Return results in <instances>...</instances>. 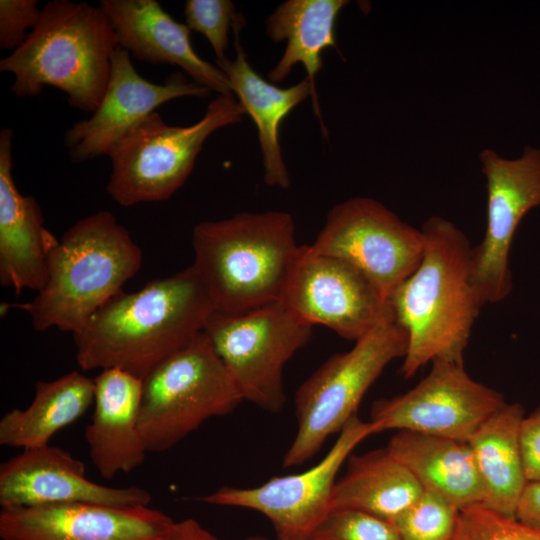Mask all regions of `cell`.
Returning <instances> with one entry per match:
<instances>
[{
    "mask_svg": "<svg viewBox=\"0 0 540 540\" xmlns=\"http://www.w3.org/2000/svg\"><path fill=\"white\" fill-rule=\"evenodd\" d=\"M310 247L359 268L389 300L420 263L424 235L381 202L357 196L328 212Z\"/></svg>",
    "mask_w": 540,
    "mask_h": 540,
    "instance_id": "11",
    "label": "cell"
},
{
    "mask_svg": "<svg viewBox=\"0 0 540 540\" xmlns=\"http://www.w3.org/2000/svg\"><path fill=\"white\" fill-rule=\"evenodd\" d=\"M347 0H288L280 4L266 20L267 35L276 43L286 41L277 65L268 73L272 83L284 81L293 66L300 63L306 70L311 87V103L324 137L328 132L322 119L316 88V75L321 70L322 52L337 48V17Z\"/></svg>",
    "mask_w": 540,
    "mask_h": 540,
    "instance_id": "22",
    "label": "cell"
},
{
    "mask_svg": "<svg viewBox=\"0 0 540 540\" xmlns=\"http://www.w3.org/2000/svg\"><path fill=\"white\" fill-rule=\"evenodd\" d=\"M94 380L74 370L51 381H38L32 402L0 420V445L31 449L49 444L61 429L93 405Z\"/></svg>",
    "mask_w": 540,
    "mask_h": 540,
    "instance_id": "25",
    "label": "cell"
},
{
    "mask_svg": "<svg viewBox=\"0 0 540 540\" xmlns=\"http://www.w3.org/2000/svg\"><path fill=\"white\" fill-rule=\"evenodd\" d=\"M339 433L325 457L304 472L274 477L255 487L224 486L199 500L262 513L272 523L279 540H308L332 510L336 476L342 464L376 430L370 421L355 415Z\"/></svg>",
    "mask_w": 540,
    "mask_h": 540,
    "instance_id": "12",
    "label": "cell"
},
{
    "mask_svg": "<svg viewBox=\"0 0 540 540\" xmlns=\"http://www.w3.org/2000/svg\"><path fill=\"white\" fill-rule=\"evenodd\" d=\"M459 512L446 498L423 490L409 507L390 521L401 540H453Z\"/></svg>",
    "mask_w": 540,
    "mask_h": 540,
    "instance_id": "27",
    "label": "cell"
},
{
    "mask_svg": "<svg viewBox=\"0 0 540 540\" xmlns=\"http://www.w3.org/2000/svg\"><path fill=\"white\" fill-rule=\"evenodd\" d=\"M520 446L527 481H539L540 406L524 416L520 427Z\"/></svg>",
    "mask_w": 540,
    "mask_h": 540,
    "instance_id": "32",
    "label": "cell"
},
{
    "mask_svg": "<svg viewBox=\"0 0 540 540\" xmlns=\"http://www.w3.org/2000/svg\"><path fill=\"white\" fill-rule=\"evenodd\" d=\"M386 448L423 490L446 498L459 510L483 504V485L467 442L400 430Z\"/></svg>",
    "mask_w": 540,
    "mask_h": 540,
    "instance_id": "23",
    "label": "cell"
},
{
    "mask_svg": "<svg viewBox=\"0 0 540 540\" xmlns=\"http://www.w3.org/2000/svg\"><path fill=\"white\" fill-rule=\"evenodd\" d=\"M93 380V413L84 436L99 475L112 479L138 468L148 453L139 429L142 379L109 368Z\"/></svg>",
    "mask_w": 540,
    "mask_h": 540,
    "instance_id": "20",
    "label": "cell"
},
{
    "mask_svg": "<svg viewBox=\"0 0 540 540\" xmlns=\"http://www.w3.org/2000/svg\"><path fill=\"white\" fill-rule=\"evenodd\" d=\"M244 400L231 374L201 332L142 379L139 429L147 452H164L206 420Z\"/></svg>",
    "mask_w": 540,
    "mask_h": 540,
    "instance_id": "7",
    "label": "cell"
},
{
    "mask_svg": "<svg viewBox=\"0 0 540 540\" xmlns=\"http://www.w3.org/2000/svg\"><path fill=\"white\" fill-rule=\"evenodd\" d=\"M407 334L395 321L383 323L347 352L332 355L298 388L297 432L285 453L284 467L312 458L334 433L356 415L371 385L386 366L407 351Z\"/></svg>",
    "mask_w": 540,
    "mask_h": 540,
    "instance_id": "8",
    "label": "cell"
},
{
    "mask_svg": "<svg viewBox=\"0 0 540 540\" xmlns=\"http://www.w3.org/2000/svg\"><path fill=\"white\" fill-rule=\"evenodd\" d=\"M151 494L138 486L110 487L91 481L85 465L51 445L23 449L0 465L1 508L89 503L149 506Z\"/></svg>",
    "mask_w": 540,
    "mask_h": 540,
    "instance_id": "16",
    "label": "cell"
},
{
    "mask_svg": "<svg viewBox=\"0 0 540 540\" xmlns=\"http://www.w3.org/2000/svg\"><path fill=\"white\" fill-rule=\"evenodd\" d=\"M524 416L520 403H507L467 441L485 493L482 505L512 517L528 482L520 446Z\"/></svg>",
    "mask_w": 540,
    "mask_h": 540,
    "instance_id": "24",
    "label": "cell"
},
{
    "mask_svg": "<svg viewBox=\"0 0 540 540\" xmlns=\"http://www.w3.org/2000/svg\"><path fill=\"white\" fill-rule=\"evenodd\" d=\"M210 92L180 72L171 74L164 83L150 82L136 71L130 53L118 46L98 107L89 118L67 130L64 145L73 162L107 155L129 130L162 104L186 96L205 98Z\"/></svg>",
    "mask_w": 540,
    "mask_h": 540,
    "instance_id": "15",
    "label": "cell"
},
{
    "mask_svg": "<svg viewBox=\"0 0 540 540\" xmlns=\"http://www.w3.org/2000/svg\"><path fill=\"white\" fill-rule=\"evenodd\" d=\"M420 263L392 293L394 321L408 339L400 373L411 378L429 362L464 364L483 303L472 279V247L451 221L433 216L422 228Z\"/></svg>",
    "mask_w": 540,
    "mask_h": 540,
    "instance_id": "2",
    "label": "cell"
},
{
    "mask_svg": "<svg viewBox=\"0 0 540 540\" xmlns=\"http://www.w3.org/2000/svg\"><path fill=\"white\" fill-rule=\"evenodd\" d=\"M246 540H269V539L264 538V537H259V536H251V537H248Z\"/></svg>",
    "mask_w": 540,
    "mask_h": 540,
    "instance_id": "35",
    "label": "cell"
},
{
    "mask_svg": "<svg viewBox=\"0 0 540 540\" xmlns=\"http://www.w3.org/2000/svg\"><path fill=\"white\" fill-rule=\"evenodd\" d=\"M336 482L332 509L350 508L391 520L409 507L423 488L387 448L350 455Z\"/></svg>",
    "mask_w": 540,
    "mask_h": 540,
    "instance_id": "26",
    "label": "cell"
},
{
    "mask_svg": "<svg viewBox=\"0 0 540 540\" xmlns=\"http://www.w3.org/2000/svg\"><path fill=\"white\" fill-rule=\"evenodd\" d=\"M42 10L36 0L0 1V48L16 50L40 20Z\"/></svg>",
    "mask_w": 540,
    "mask_h": 540,
    "instance_id": "31",
    "label": "cell"
},
{
    "mask_svg": "<svg viewBox=\"0 0 540 540\" xmlns=\"http://www.w3.org/2000/svg\"><path fill=\"white\" fill-rule=\"evenodd\" d=\"M453 540H540V530L476 504L460 510Z\"/></svg>",
    "mask_w": 540,
    "mask_h": 540,
    "instance_id": "28",
    "label": "cell"
},
{
    "mask_svg": "<svg viewBox=\"0 0 540 540\" xmlns=\"http://www.w3.org/2000/svg\"><path fill=\"white\" fill-rule=\"evenodd\" d=\"M99 6L109 18L119 46L135 59L176 65L210 91L232 93L225 73L195 52L185 23L172 18L158 1L101 0Z\"/></svg>",
    "mask_w": 540,
    "mask_h": 540,
    "instance_id": "18",
    "label": "cell"
},
{
    "mask_svg": "<svg viewBox=\"0 0 540 540\" xmlns=\"http://www.w3.org/2000/svg\"><path fill=\"white\" fill-rule=\"evenodd\" d=\"M304 323L356 342L394 321L390 301L356 266L300 245L279 299Z\"/></svg>",
    "mask_w": 540,
    "mask_h": 540,
    "instance_id": "10",
    "label": "cell"
},
{
    "mask_svg": "<svg viewBox=\"0 0 540 540\" xmlns=\"http://www.w3.org/2000/svg\"><path fill=\"white\" fill-rule=\"evenodd\" d=\"M13 131L0 132V283L20 295L40 291L47 281V257L57 238L44 227L42 210L22 195L13 178Z\"/></svg>",
    "mask_w": 540,
    "mask_h": 540,
    "instance_id": "19",
    "label": "cell"
},
{
    "mask_svg": "<svg viewBox=\"0 0 540 540\" xmlns=\"http://www.w3.org/2000/svg\"><path fill=\"white\" fill-rule=\"evenodd\" d=\"M244 115L233 93L218 94L202 118L187 126L168 125L151 113L109 150L107 193L124 207L170 198L190 176L207 138Z\"/></svg>",
    "mask_w": 540,
    "mask_h": 540,
    "instance_id": "6",
    "label": "cell"
},
{
    "mask_svg": "<svg viewBox=\"0 0 540 540\" xmlns=\"http://www.w3.org/2000/svg\"><path fill=\"white\" fill-rule=\"evenodd\" d=\"M515 517L540 530V480L527 482L520 497Z\"/></svg>",
    "mask_w": 540,
    "mask_h": 540,
    "instance_id": "33",
    "label": "cell"
},
{
    "mask_svg": "<svg viewBox=\"0 0 540 540\" xmlns=\"http://www.w3.org/2000/svg\"><path fill=\"white\" fill-rule=\"evenodd\" d=\"M118 46L99 5L51 0L24 43L0 60V71L14 75L10 90L19 98L53 86L67 95L71 107L92 114L107 89Z\"/></svg>",
    "mask_w": 540,
    "mask_h": 540,
    "instance_id": "3",
    "label": "cell"
},
{
    "mask_svg": "<svg viewBox=\"0 0 540 540\" xmlns=\"http://www.w3.org/2000/svg\"><path fill=\"white\" fill-rule=\"evenodd\" d=\"M192 247L216 311L240 314L280 299L300 245L291 214L269 210L200 222Z\"/></svg>",
    "mask_w": 540,
    "mask_h": 540,
    "instance_id": "5",
    "label": "cell"
},
{
    "mask_svg": "<svg viewBox=\"0 0 540 540\" xmlns=\"http://www.w3.org/2000/svg\"><path fill=\"white\" fill-rule=\"evenodd\" d=\"M215 310L191 265L98 309L72 334L76 361L85 371L117 368L143 379L203 332Z\"/></svg>",
    "mask_w": 540,
    "mask_h": 540,
    "instance_id": "1",
    "label": "cell"
},
{
    "mask_svg": "<svg viewBox=\"0 0 540 540\" xmlns=\"http://www.w3.org/2000/svg\"><path fill=\"white\" fill-rule=\"evenodd\" d=\"M486 179V230L472 247V279L486 303L504 300L512 290L509 253L515 231L532 208L540 206V149L527 146L521 157L506 159L492 149L480 155Z\"/></svg>",
    "mask_w": 540,
    "mask_h": 540,
    "instance_id": "14",
    "label": "cell"
},
{
    "mask_svg": "<svg viewBox=\"0 0 540 540\" xmlns=\"http://www.w3.org/2000/svg\"><path fill=\"white\" fill-rule=\"evenodd\" d=\"M237 15L230 0H187L184 8L185 25L208 39L216 62L226 59L229 31Z\"/></svg>",
    "mask_w": 540,
    "mask_h": 540,
    "instance_id": "30",
    "label": "cell"
},
{
    "mask_svg": "<svg viewBox=\"0 0 540 540\" xmlns=\"http://www.w3.org/2000/svg\"><path fill=\"white\" fill-rule=\"evenodd\" d=\"M506 404L501 393L474 380L464 364L435 360L415 387L375 401L370 422L376 433L406 430L467 442Z\"/></svg>",
    "mask_w": 540,
    "mask_h": 540,
    "instance_id": "13",
    "label": "cell"
},
{
    "mask_svg": "<svg viewBox=\"0 0 540 540\" xmlns=\"http://www.w3.org/2000/svg\"><path fill=\"white\" fill-rule=\"evenodd\" d=\"M173 519L149 506L89 503L1 508V540H160Z\"/></svg>",
    "mask_w": 540,
    "mask_h": 540,
    "instance_id": "17",
    "label": "cell"
},
{
    "mask_svg": "<svg viewBox=\"0 0 540 540\" xmlns=\"http://www.w3.org/2000/svg\"><path fill=\"white\" fill-rule=\"evenodd\" d=\"M243 23L244 19L238 14L233 26L235 58L216 64L227 76L245 114L257 127L265 183L287 189L290 178L279 142L280 125L296 106L311 97V87L306 77L293 86L281 88L260 76L249 64L240 43Z\"/></svg>",
    "mask_w": 540,
    "mask_h": 540,
    "instance_id": "21",
    "label": "cell"
},
{
    "mask_svg": "<svg viewBox=\"0 0 540 540\" xmlns=\"http://www.w3.org/2000/svg\"><path fill=\"white\" fill-rule=\"evenodd\" d=\"M308 540H401L391 521L371 513L332 509Z\"/></svg>",
    "mask_w": 540,
    "mask_h": 540,
    "instance_id": "29",
    "label": "cell"
},
{
    "mask_svg": "<svg viewBox=\"0 0 540 540\" xmlns=\"http://www.w3.org/2000/svg\"><path fill=\"white\" fill-rule=\"evenodd\" d=\"M203 332L244 400L279 413L286 402L283 369L309 342L312 326L277 300L240 314L215 310Z\"/></svg>",
    "mask_w": 540,
    "mask_h": 540,
    "instance_id": "9",
    "label": "cell"
},
{
    "mask_svg": "<svg viewBox=\"0 0 540 540\" xmlns=\"http://www.w3.org/2000/svg\"><path fill=\"white\" fill-rule=\"evenodd\" d=\"M160 540H219L205 529L197 520L186 518L173 521Z\"/></svg>",
    "mask_w": 540,
    "mask_h": 540,
    "instance_id": "34",
    "label": "cell"
},
{
    "mask_svg": "<svg viewBox=\"0 0 540 540\" xmlns=\"http://www.w3.org/2000/svg\"><path fill=\"white\" fill-rule=\"evenodd\" d=\"M142 250L110 211L69 227L47 257V281L28 302L7 304L27 312L36 331L73 334L122 292L141 268Z\"/></svg>",
    "mask_w": 540,
    "mask_h": 540,
    "instance_id": "4",
    "label": "cell"
}]
</instances>
